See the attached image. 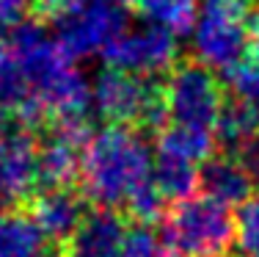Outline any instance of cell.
I'll return each instance as SVG.
<instances>
[{"label":"cell","instance_id":"6da1fadb","mask_svg":"<svg viewBox=\"0 0 259 257\" xmlns=\"http://www.w3.org/2000/svg\"><path fill=\"white\" fill-rule=\"evenodd\" d=\"M152 150L141 130L105 127L91 138L80 169V191L94 207L119 210L152 180Z\"/></svg>","mask_w":259,"mask_h":257},{"label":"cell","instance_id":"7a4b0ae2","mask_svg":"<svg viewBox=\"0 0 259 257\" xmlns=\"http://www.w3.org/2000/svg\"><path fill=\"white\" fill-rule=\"evenodd\" d=\"M160 238L168 257H226L237 222L232 207L201 194L168 207Z\"/></svg>","mask_w":259,"mask_h":257},{"label":"cell","instance_id":"3957f363","mask_svg":"<svg viewBox=\"0 0 259 257\" xmlns=\"http://www.w3.org/2000/svg\"><path fill=\"white\" fill-rule=\"evenodd\" d=\"M94 102L102 119L116 127H133L157 136L168 125L165 81H155L149 75H133L108 66L97 78Z\"/></svg>","mask_w":259,"mask_h":257},{"label":"cell","instance_id":"277c9868","mask_svg":"<svg viewBox=\"0 0 259 257\" xmlns=\"http://www.w3.org/2000/svg\"><path fill=\"white\" fill-rule=\"evenodd\" d=\"M165 105L174 125L215 133L226 105V91L204 61H177L165 75Z\"/></svg>","mask_w":259,"mask_h":257},{"label":"cell","instance_id":"5b68a950","mask_svg":"<svg viewBox=\"0 0 259 257\" xmlns=\"http://www.w3.org/2000/svg\"><path fill=\"white\" fill-rule=\"evenodd\" d=\"M251 0H207L196 30V47L207 66L229 69L248 50Z\"/></svg>","mask_w":259,"mask_h":257},{"label":"cell","instance_id":"8992f818","mask_svg":"<svg viewBox=\"0 0 259 257\" xmlns=\"http://www.w3.org/2000/svg\"><path fill=\"white\" fill-rule=\"evenodd\" d=\"M39 136V191L41 188H69L80 182L85 150L91 144L89 119L53 122L41 127Z\"/></svg>","mask_w":259,"mask_h":257},{"label":"cell","instance_id":"52a82bcc","mask_svg":"<svg viewBox=\"0 0 259 257\" xmlns=\"http://www.w3.org/2000/svg\"><path fill=\"white\" fill-rule=\"evenodd\" d=\"M39 191V136L11 125L0 133V205H28Z\"/></svg>","mask_w":259,"mask_h":257},{"label":"cell","instance_id":"ba28073f","mask_svg":"<svg viewBox=\"0 0 259 257\" xmlns=\"http://www.w3.org/2000/svg\"><path fill=\"white\" fill-rule=\"evenodd\" d=\"M105 61L116 69L133 72V75L155 78L160 72L168 75L177 64V42L174 33L163 28H146L138 33H121L105 47Z\"/></svg>","mask_w":259,"mask_h":257},{"label":"cell","instance_id":"9c48e42d","mask_svg":"<svg viewBox=\"0 0 259 257\" xmlns=\"http://www.w3.org/2000/svg\"><path fill=\"white\" fill-rule=\"evenodd\" d=\"M124 20H127V14L119 3H108V0L85 3L77 14H72L69 20H64L58 25V39L55 42L69 56L105 50L116 36H121Z\"/></svg>","mask_w":259,"mask_h":257},{"label":"cell","instance_id":"30bf717a","mask_svg":"<svg viewBox=\"0 0 259 257\" xmlns=\"http://www.w3.org/2000/svg\"><path fill=\"white\" fill-rule=\"evenodd\" d=\"M91 210V202L80 188H41L28 202V213L39 230L50 238V243H64L75 235L85 213Z\"/></svg>","mask_w":259,"mask_h":257},{"label":"cell","instance_id":"8fae6325","mask_svg":"<svg viewBox=\"0 0 259 257\" xmlns=\"http://www.w3.org/2000/svg\"><path fill=\"white\" fill-rule=\"evenodd\" d=\"M130 222L119 210L91 207L75 235L66 241L64 257H121Z\"/></svg>","mask_w":259,"mask_h":257},{"label":"cell","instance_id":"7c38bea8","mask_svg":"<svg viewBox=\"0 0 259 257\" xmlns=\"http://www.w3.org/2000/svg\"><path fill=\"white\" fill-rule=\"evenodd\" d=\"M201 191L204 197L221 202L226 207H243L251 197H256V182L245 163L237 155H212L201 166Z\"/></svg>","mask_w":259,"mask_h":257},{"label":"cell","instance_id":"4fadbf2b","mask_svg":"<svg viewBox=\"0 0 259 257\" xmlns=\"http://www.w3.org/2000/svg\"><path fill=\"white\" fill-rule=\"evenodd\" d=\"M0 257H50V238L28 210L0 213Z\"/></svg>","mask_w":259,"mask_h":257},{"label":"cell","instance_id":"5bb4252c","mask_svg":"<svg viewBox=\"0 0 259 257\" xmlns=\"http://www.w3.org/2000/svg\"><path fill=\"white\" fill-rule=\"evenodd\" d=\"M215 141H218V138L209 130H199V127H185V125L168 122V125L157 133V155L201 169L209 158H212Z\"/></svg>","mask_w":259,"mask_h":257},{"label":"cell","instance_id":"9a60e30c","mask_svg":"<svg viewBox=\"0 0 259 257\" xmlns=\"http://www.w3.org/2000/svg\"><path fill=\"white\" fill-rule=\"evenodd\" d=\"M215 138L218 144H224L232 155H237L245 144H251L254 138H259V105L251 102H240V100H226L224 114L218 119L215 127Z\"/></svg>","mask_w":259,"mask_h":257},{"label":"cell","instance_id":"2e32d148","mask_svg":"<svg viewBox=\"0 0 259 257\" xmlns=\"http://www.w3.org/2000/svg\"><path fill=\"white\" fill-rule=\"evenodd\" d=\"M152 182L157 186V191L165 197L168 205H177L182 199L196 197V188L201 186V169L157 155L155 169H152Z\"/></svg>","mask_w":259,"mask_h":257},{"label":"cell","instance_id":"e0dca14e","mask_svg":"<svg viewBox=\"0 0 259 257\" xmlns=\"http://www.w3.org/2000/svg\"><path fill=\"white\" fill-rule=\"evenodd\" d=\"M226 86L234 100L259 105V64L243 56L237 64L226 69Z\"/></svg>","mask_w":259,"mask_h":257},{"label":"cell","instance_id":"ac0fdd59","mask_svg":"<svg viewBox=\"0 0 259 257\" xmlns=\"http://www.w3.org/2000/svg\"><path fill=\"white\" fill-rule=\"evenodd\" d=\"M121 257H165L163 238L155 232V224L130 222L124 246H121Z\"/></svg>","mask_w":259,"mask_h":257},{"label":"cell","instance_id":"d6986e66","mask_svg":"<svg viewBox=\"0 0 259 257\" xmlns=\"http://www.w3.org/2000/svg\"><path fill=\"white\" fill-rule=\"evenodd\" d=\"M237 243L243 257H259V194L251 197L243 207H237Z\"/></svg>","mask_w":259,"mask_h":257},{"label":"cell","instance_id":"ffe728a7","mask_svg":"<svg viewBox=\"0 0 259 257\" xmlns=\"http://www.w3.org/2000/svg\"><path fill=\"white\" fill-rule=\"evenodd\" d=\"M89 0H30L28 11L30 20L39 25H55L58 28L64 20H69L72 14H77Z\"/></svg>","mask_w":259,"mask_h":257},{"label":"cell","instance_id":"44dd1931","mask_svg":"<svg viewBox=\"0 0 259 257\" xmlns=\"http://www.w3.org/2000/svg\"><path fill=\"white\" fill-rule=\"evenodd\" d=\"M28 6H30V0H0V30L14 25Z\"/></svg>","mask_w":259,"mask_h":257},{"label":"cell","instance_id":"7402d4cb","mask_svg":"<svg viewBox=\"0 0 259 257\" xmlns=\"http://www.w3.org/2000/svg\"><path fill=\"white\" fill-rule=\"evenodd\" d=\"M237 158L245 163V169L251 171V177H254V182H256V191H259V138H254L251 144H245L243 150L237 152Z\"/></svg>","mask_w":259,"mask_h":257},{"label":"cell","instance_id":"603a6c76","mask_svg":"<svg viewBox=\"0 0 259 257\" xmlns=\"http://www.w3.org/2000/svg\"><path fill=\"white\" fill-rule=\"evenodd\" d=\"M0 125H3V119H0Z\"/></svg>","mask_w":259,"mask_h":257},{"label":"cell","instance_id":"cb8c5ba5","mask_svg":"<svg viewBox=\"0 0 259 257\" xmlns=\"http://www.w3.org/2000/svg\"><path fill=\"white\" fill-rule=\"evenodd\" d=\"M256 14H259V9H256Z\"/></svg>","mask_w":259,"mask_h":257}]
</instances>
